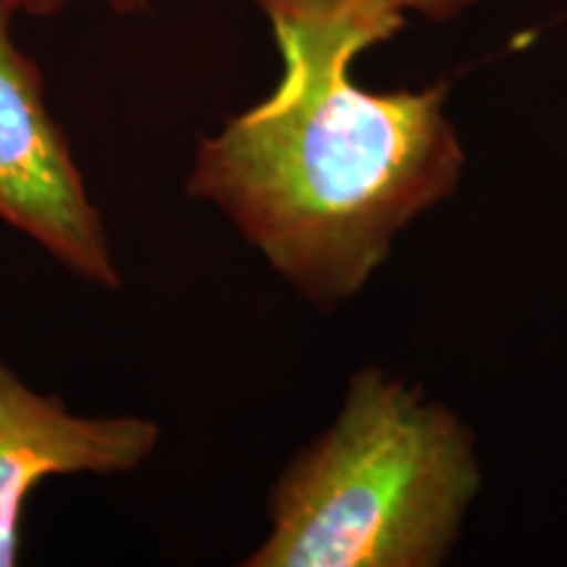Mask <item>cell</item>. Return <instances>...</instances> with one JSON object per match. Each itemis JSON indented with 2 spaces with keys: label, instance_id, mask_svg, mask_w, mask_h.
Segmentation results:
<instances>
[{
  "label": "cell",
  "instance_id": "obj_1",
  "mask_svg": "<svg viewBox=\"0 0 567 567\" xmlns=\"http://www.w3.org/2000/svg\"><path fill=\"white\" fill-rule=\"evenodd\" d=\"M281 53L264 103L197 145L187 193L229 216L316 302L358 292L389 243L455 187L444 87L371 92L358 55L405 27L400 0H250Z\"/></svg>",
  "mask_w": 567,
  "mask_h": 567
},
{
  "label": "cell",
  "instance_id": "obj_2",
  "mask_svg": "<svg viewBox=\"0 0 567 567\" xmlns=\"http://www.w3.org/2000/svg\"><path fill=\"white\" fill-rule=\"evenodd\" d=\"M476 488L463 425L379 371H363L331 431L279 478L271 530L245 565H436Z\"/></svg>",
  "mask_w": 567,
  "mask_h": 567
},
{
  "label": "cell",
  "instance_id": "obj_3",
  "mask_svg": "<svg viewBox=\"0 0 567 567\" xmlns=\"http://www.w3.org/2000/svg\"><path fill=\"white\" fill-rule=\"evenodd\" d=\"M0 3V221L92 287L118 289L103 213L92 203L63 126L48 109L42 71L11 38Z\"/></svg>",
  "mask_w": 567,
  "mask_h": 567
},
{
  "label": "cell",
  "instance_id": "obj_4",
  "mask_svg": "<svg viewBox=\"0 0 567 567\" xmlns=\"http://www.w3.org/2000/svg\"><path fill=\"white\" fill-rule=\"evenodd\" d=\"M161 425L140 415H76L0 360V567L21 563L34 488L63 476H126L153 457Z\"/></svg>",
  "mask_w": 567,
  "mask_h": 567
},
{
  "label": "cell",
  "instance_id": "obj_5",
  "mask_svg": "<svg viewBox=\"0 0 567 567\" xmlns=\"http://www.w3.org/2000/svg\"><path fill=\"white\" fill-rule=\"evenodd\" d=\"M0 3L9 9L13 17L24 13V17H51V13L66 9L71 0H0ZM111 11L122 13H140L151 9V0H105Z\"/></svg>",
  "mask_w": 567,
  "mask_h": 567
},
{
  "label": "cell",
  "instance_id": "obj_6",
  "mask_svg": "<svg viewBox=\"0 0 567 567\" xmlns=\"http://www.w3.org/2000/svg\"><path fill=\"white\" fill-rule=\"evenodd\" d=\"M473 0H400L402 9H413V11H423L425 17L434 19H444L452 17V13L463 11L465 6H471Z\"/></svg>",
  "mask_w": 567,
  "mask_h": 567
}]
</instances>
